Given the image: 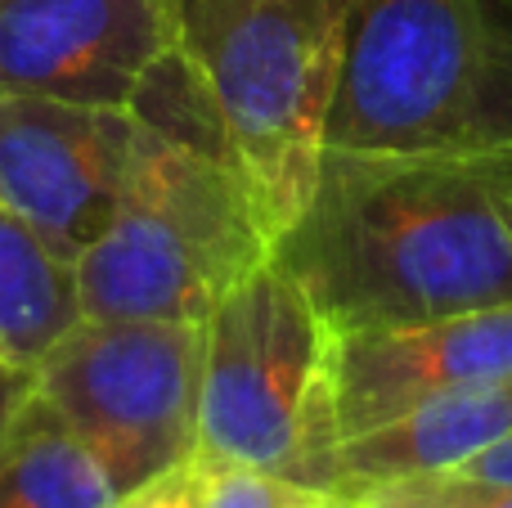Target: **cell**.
<instances>
[{"label":"cell","instance_id":"1","mask_svg":"<svg viewBox=\"0 0 512 508\" xmlns=\"http://www.w3.org/2000/svg\"><path fill=\"white\" fill-rule=\"evenodd\" d=\"M270 257L328 329L418 324L512 302V144L324 149Z\"/></svg>","mask_w":512,"mask_h":508},{"label":"cell","instance_id":"2","mask_svg":"<svg viewBox=\"0 0 512 508\" xmlns=\"http://www.w3.org/2000/svg\"><path fill=\"white\" fill-rule=\"evenodd\" d=\"M131 113L117 203L77 257L81 311L90 320L203 324L270 257L274 234L216 117L171 54Z\"/></svg>","mask_w":512,"mask_h":508},{"label":"cell","instance_id":"3","mask_svg":"<svg viewBox=\"0 0 512 508\" xmlns=\"http://www.w3.org/2000/svg\"><path fill=\"white\" fill-rule=\"evenodd\" d=\"M171 59L216 117L279 239L324 158L351 0H162Z\"/></svg>","mask_w":512,"mask_h":508},{"label":"cell","instance_id":"4","mask_svg":"<svg viewBox=\"0 0 512 508\" xmlns=\"http://www.w3.org/2000/svg\"><path fill=\"white\" fill-rule=\"evenodd\" d=\"M512 144V0H351L324 149Z\"/></svg>","mask_w":512,"mask_h":508},{"label":"cell","instance_id":"5","mask_svg":"<svg viewBox=\"0 0 512 508\" xmlns=\"http://www.w3.org/2000/svg\"><path fill=\"white\" fill-rule=\"evenodd\" d=\"M328 324L274 257L203 320L198 437L189 459L265 468L319 486L333 455L324 405Z\"/></svg>","mask_w":512,"mask_h":508},{"label":"cell","instance_id":"6","mask_svg":"<svg viewBox=\"0 0 512 508\" xmlns=\"http://www.w3.org/2000/svg\"><path fill=\"white\" fill-rule=\"evenodd\" d=\"M203 324L81 320L36 365V392L95 450L117 495L176 473L198 437Z\"/></svg>","mask_w":512,"mask_h":508},{"label":"cell","instance_id":"7","mask_svg":"<svg viewBox=\"0 0 512 508\" xmlns=\"http://www.w3.org/2000/svg\"><path fill=\"white\" fill-rule=\"evenodd\" d=\"M495 378H512V302L418 324L328 329L324 405L337 446L423 401Z\"/></svg>","mask_w":512,"mask_h":508},{"label":"cell","instance_id":"8","mask_svg":"<svg viewBox=\"0 0 512 508\" xmlns=\"http://www.w3.org/2000/svg\"><path fill=\"white\" fill-rule=\"evenodd\" d=\"M171 54L162 0H0V90L126 108Z\"/></svg>","mask_w":512,"mask_h":508},{"label":"cell","instance_id":"9","mask_svg":"<svg viewBox=\"0 0 512 508\" xmlns=\"http://www.w3.org/2000/svg\"><path fill=\"white\" fill-rule=\"evenodd\" d=\"M135 113L0 90V203L72 261L117 203Z\"/></svg>","mask_w":512,"mask_h":508},{"label":"cell","instance_id":"10","mask_svg":"<svg viewBox=\"0 0 512 508\" xmlns=\"http://www.w3.org/2000/svg\"><path fill=\"white\" fill-rule=\"evenodd\" d=\"M512 432V378L459 387L405 410L400 419L342 441L328 455L319 486L333 495H360L373 486L445 477L504 441Z\"/></svg>","mask_w":512,"mask_h":508},{"label":"cell","instance_id":"11","mask_svg":"<svg viewBox=\"0 0 512 508\" xmlns=\"http://www.w3.org/2000/svg\"><path fill=\"white\" fill-rule=\"evenodd\" d=\"M81 320L77 261L0 203V360L36 369Z\"/></svg>","mask_w":512,"mask_h":508},{"label":"cell","instance_id":"12","mask_svg":"<svg viewBox=\"0 0 512 508\" xmlns=\"http://www.w3.org/2000/svg\"><path fill=\"white\" fill-rule=\"evenodd\" d=\"M113 477L41 392L0 432V508H113Z\"/></svg>","mask_w":512,"mask_h":508},{"label":"cell","instance_id":"13","mask_svg":"<svg viewBox=\"0 0 512 508\" xmlns=\"http://www.w3.org/2000/svg\"><path fill=\"white\" fill-rule=\"evenodd\" d=\"M189 508H337L342 495L265 468L189 459Z\"/></svg>","mask_w":512,"mask_h":508},{"label":"cell","instance_id":"14","mask_svg":"<svg viewBox=\"0 0 512 508\" xmlns=\"http://www.w3.org/2000/svg\"><path fill=\"white\" fill-rule=\"evenodd\" d=\"M355 508H512V486L472 482V477H414V482L373 486L360 495H342Z\"/></svg>","mask_w":512,"mask_h":508},{"label":"cell","instance_id":"15","mask_svg":"<svg viewBox=\"0 0 512 508\" xmlns=\"http://www.w3.org/2000/svg\"><path fill=\"white\" fill-rule=\"evenodd\" d=\"M113 508H189V468H176V473L122 495Z\"/></svg>","mask_w":512,"mask_h":508},{"label":"cell","instance_id":"16","mask_svg":"<svg viewBox=\"0 0 512 508\" xmlns=\"http://www.w3.org/2000/svg\"><path fill=\"white\" fill-rule=\"evenodd\" d=\"M36 396V369L0 360V432L14 423V414Z\"/></svg>","mask_w":512,"mask_h":508},{"label":"cell","instance_id":"17","mask_svg":"<svg viewBox=\"0 0 512 508\" xmlns=\"http://www.w3.org/2000/svg\"><path fill=\"white\" fill-rule=\"evenodd\" d=\"M454 477H472V482H495V486H512V432L504 441H495L490 450H481L472 464H463Z\"/></svg>","mask_w":512,"mask_h":508},{"label":"cell","instance_id":"18","mask_svg":"<svg viewBox=\"0 0 512 508\" xmlns=\"http://www.w3.org/2000/svg\"><path fill=\"white\" fill-rule=\"evenodd\" d=\"M337 508H355V504H351V500H342V504H337Z\"/></svg>","mask_w":512,"mask_h":508}]
</instances>
